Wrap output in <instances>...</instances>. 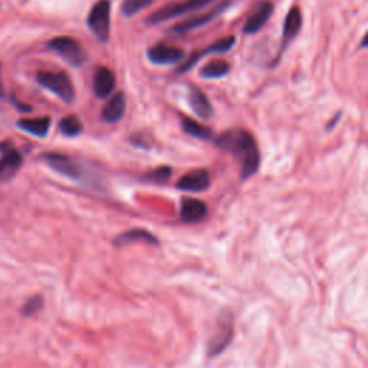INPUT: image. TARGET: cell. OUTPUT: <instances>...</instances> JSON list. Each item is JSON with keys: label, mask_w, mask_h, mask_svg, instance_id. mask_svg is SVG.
Segmentation results:
<instances>
[{"label": "cell", "mask_w": 368, "mask_h": 368, "mask_svg": "<svg viewBox=\"0 0 368 368\" xmlns=\"http://www.w3.org/2000/svg\"><path fill=\"white\" fill-rule=\"evenodd\" d=\"M216 146L224 153L232 154L240 166V179L248 180L257 174L261 166V153L254 138L245 130L232 129L224 131L218 140Z\"/></svg>", "instance_id": "6da1fadb"}, {"label": "cell", "mask_w": 368, "mask_h": 368, "mask_svg": "<svg viewBox=\"0 0 368 368\" xmlns=\"http://www.w3.org/2000/svg\"><path fill=\"white\" fill-rule=\"evenodd\" d=\"M38 82L42 87L60 96L65 104H74L75 101V90L70 78L65 73H52V70H44L38 74Z\"/></svg>", "instance_id": "7a4b0ae2"}, {"label": "cell", "mask_w": 368, "mask_h": 368, "mask_svg": "<svg viewBox=\"0 0 368 368\" xmlns=\"http://www.w3.org/2000/svg\"><path fill=\"white\" fill-rule=\"evenodd\" d=\"M87 25L91 34L100 40L108 42L111 27V2L109 0H98L88 13Z\"/></svg>", "instance_id": "3957f363"}, {"label": "cell", "mask_w": 368, "mask_h": 368, "mask_svg": "<svg viewBox=\"0 0 368 368\" xmlns=\"http://www.w3.org/2000/svg\"><path fill=\"white\" fill-rule=\"evenodd\" d=\"M213 2L215 0H186V2H181V3L167 5L159 10H155L154 13H151V15L146 19V25H148V26L160 25V23L167 22L173 18L186 15V13L203 9Z\"/></svg>", "instance_id": "277c9868"}, {"label": "cell", "mask_w": 368, "mask_h": 368, "mask_svg": "<svg viewBox=\"0 0 368 368\" xmlns=\"http://www.w3.org/2000/svg\"><path fill=\"white\" fill-rule=\"evenodd\" d=\"M48 48L58 53L64 61L73 66H82L88 61V56L82 49V47L74 38L58 36L48 42Z\"/></svg>", "instance_id": "5b68a950"}, {"label": "cell", "mask_w": 368, "mask_h": 368, "mask_svg": "<svg viewBox=\"0 0 368 368\" xmlns=\"http://www.w3.org/2000/svg\"><path fill=\"white\" fill-rule=\"evenodd\" d=\"M44 159L48 166L68 179L81 180L83 177V167L74 159H70L66 154L61 153H47L44 154Z\"/></svg>", "instance_id": "8992f818"}, {"label": "cell", "mask_w": 368, "mask_h": 368, "mask_svg": "<svg viewBox=\"0 0 368 368\" xmlns=\"http://www.w3.org/2000/svg\"><path fill=\"white\" fill-rule=\"evenodd\" d=\"M147 58L154 65H176L184 60V51L160 42L147 51Z\"/></svg>", "instance_id": "52a82bcc"}, {"label": "cell", "mask_w": 368, "mask_h": 368, "mask_svg": "<svg viewBox=\"0 0 368 368\" xmlns=\"http://www.w3.org/2000/svg\"><path fill=\"white\" fill-rule=\"evenodd\" d=\"M236 44V38L235 36H228V38H223L218 42H215L213 45H210L209 48L203 49V51H199V52H194L190 58L181 64L177 69V74H184V73H187V70H190L196 62H199L203 56L206 55H213V53H226V52H229Z\"/></svg>", "instance_id": "ba28073f"}, {"label": "cell", "mask_w": 368, "mask_h": 368, "mask_svg": "<svg viewBox=\"0 0 368 368\" xmlns=\"http://www.w3.org/2000/svg\"><path fill=\"white\" fill-rule=\"evenodd\" d=\"M176 187L181 192L202 193L210 187V174L205 168L193 170L179 179Z\"/></svg>", "instance_id": "9c48e42d"}, {"label": "cell", "mask_w": 368, "mask_h": 368, "mask_svg": "<svg viewBox=\"0 0 368 368\" xmlns=\"http://www.w3.org/2000/svg\"><path fill=\"white\" fill-rule=\"evenodd\" d=\"M229 8V2H223L220 3L218 8L209 10L207 13H205V15H200V16H196V18H190L187 21H183L177 25H174L172 27V32L173 34H187V32H192L194 29H197V27H202L207 23H210L213 19H216L218 16H220L222 13Z\"/></svg>", "instance_id": "30bf717a"}, {"label": "cell", "mask_w": 368, "mask_h": 368, "mask_svg": "<svg viewBox=\"0 0 368 368\" xmlns=\"http://www.w3.org/2000/svg\"><path fill=\"white\" fill-rule=\"evenodd\" d=\"M274 13V5L272 2H262L257 6V9H254L250 15L248 16L245 25H244V34L245 35H253V34H258L262 27L267 23L269 18L272 16Z\"/></svg>", "instance_id": "8fae6325"}, {"label": "cell", "mask_w": 368, "mask_h": 368, "mask_svg": "<svg viewBox=\"0 0 368 368\" xmlns=\"http://www.w3.org/2000/svg\"><path fill=\"white\" fill-rule=\"evenodd\" d=\"M232 337H233V319L232 315L226 314L219 322V330L216 335L211 339L209 356L215 357L218 354H220L232 341Z\"/></svg>", "instance_id": "7c38bea8"}, {"label": "cell", "mask_w": 368, "mask_h": 368, "mask_svg": "<svg viewBox=\"0 0 368 368\" xmlns=\"http://www.w3.org/2000/svg\"><path fill=\"white\" fill-rule=\"evenodd\" d=\"M0 151H2V157H0V179H9L19 170L22 164V155L16 148L10 146V143H2Z\"/></svg>", "instance_id": "4fadbf2b"}, {"label": "cell", "mask_w": 368, "mask_h": 368, "mask_svg": "<svg viewBox=\"0 0 368 368\" xmlns=\"http://www.w3.org/2000/svg\"><path fill=\"white\" fill-rule=\"evenodd\" d=\"M207 216V206L199 199H183L180 205V218L184 223L194 224L203 222Z\"/></svg>", "instance_id": "5bb4252c"}, {"label": "cell", "mask_w": 368, "mask_h": 368, "mask_svg": "<svg viewBox=\"0 0 368 368\" xmlns=\"http://www.w3.org/2000/svg\"><path fill=\"white\" fill-rule=\"evenodd\" d=\"M302 27V13L300 8H292L284 22V31H282V49L280 53L285 51V48L291 44V42L300 35Z\"/></svg>", "instance_id": "9a60e30c"}, {"label": "cell", "mask_w": 368, "mask_h": 368, "mask_svg": "<svg viewBox=\"0 0 368 368\" xmlns=\"http://www.w3.org/2000/svg\"><path fill=\"white\" fill-rule=\"evenodd\" d=\"M187 103L192 108L194 114L202 118V120H209L213 116V107H211L209 98L206 94L199 90L197 87H190L187 92Z\"/></svg>", "instance_id": "2e32d148"}, {"label": "cell", "mask_w": 368, "mask_h": 368, "mask_svg": "<svg viewBox=\"0 0 368 368\" xmlns=\"http://www.w3.org/2000/svg\"><path fill=\"white\" fill-rule=\"evenodd\" d=\"M116 90V75L107 66H100L94 75V92L98 98H108Z\"/></svg>", "instance_id": "e0dca14e"}, {"label": "cell", "mask_w": 368, "mask_h": 368, "mask_svg": "<svg viewBox=\"0 0 368 368\" xmlns=\"http://www.w3.org/2000/svg\"><path fill=\"white\" fill-rule=\"evenodd\" d=\"M125 114V96L122 92H117L101 109V120L107 124L118 122Z\"/></svg>", "instance_id": "ac0fdd59"}, {"label": "cell", "mask_w": 368, "mask_h": 368, "mask_svg": "<svg viewBox=\"0 0 368 368\" xmlns=\"http://www.w3.org/2000/svg\"><path fill=\"white\" fill-rule=\"evenodd\" d=\"M21 130L29 133L36 137H47L51 129V118L42 117V118H29V120H21L18 122Z\"/></svg>", "instance_id": "d6986e66"}, {"label": "cell", "mask_w": 368, "mask_h": 368, "mask_svg": "<svg viewBox=\"0 0 368 368\" xmlns=\"http://www.w3.org/2000/svg\"><path fill=\"white\" fill-rule=\"evenodd\" d=\"M137 240H143V242L153 244V245L159 244L157 239H155L150 232H147L144 229H133V231H129L125 233H121L117 239H114V245L122 246V245H127V244L137 242Z\"/></svg>", "instance_id": "ffe728a7"}, {"label": "cell", "mask_w": 368, "mask_h": 368, "mask_svg": "<svg viewBox=\"0 0 368 368\" xmlns=\"http://www.w3.org/2000/svg\"><path fill=\"white\" fill-rule=\"evenodd\" d=\"M229 73L231 65L226 61H211L200 69L199 75L205 79H219L226 77Z\"/></svg>", "instance_id": "44dd1931"}, {"label": "cell", "mask_w": 368, "mask_h": 368, "mask_svg": "<svg viewBox=\"0 0 368 368\" xmlns=\"http://www.w3.org/2000/svg\"><path fill=\"white\" fill-rule=\"evenodd\" d=\"M181 130L190 137H194L197 140H210L211 138V131L207 127L202 125L200 122H196L190 118H183L181 120Z\"/></svg>", "instance_id": "7402d4cb"}, {"label": "cell", "mask_w": 368, "mask_h": 368, "mask_svg": "<svg viewBox=\"0 0 368 368\" xmlns=\"http://www.w3.org/2000/svg\"><path fill=\"white\" fill-rule=\"evenodd\" d=\"M60 131L66 137H77L83 131V125L77 116H66L60 122Z\"/></svg>", "instance_id": "603a6c76"}, {"label": "cell", "mask_w": 368, "mask_h": 368, "mask_svg": "<svg viewBox=\"0 0 368 368\" xmlns=\"http://www.w3.org/2000/svg\"><path fill=\"white\" fill-rule=\"evenodd\" d=\"M151 3L153 0H124V3L121 6V13L124 18H133L141 10L151 6Z\"/></svg>", "instance_id": "cb8c5ba5"}, {"label": "cell", "mask_w": 368, "mask_h": 368, "mask_svg": "<svg viewBox=\"0 0 368 368\" xmlns=\"http://www.w3.org/2000/svg\"><path fill=\"white\" fill-rule=\"evenodd\" d=\"M172 168L167 166H160L157 168L151 170V172L146 173L143 176V180L147 183H154V184H164L168 181V179L172 177Z\"/></svg>", "instance_id": "d4e9b609"}, {"label": "cell", "mask_w": 368, "mask_h": 368, "mask_svg": "<svg viewBox=\"0 0 368 368\" xmlns=\"http://www.w3.org/2000/svg\"><path fill=\"white\" fill-rule=\"evenodd\" d=\"M44 306V300H42V296H32L31 300H27L26 304L22 308V314L25 317H31L38 314L39 311Z\"/></svg>", "instance_id": "484cf974"}, {"label": "cell", "mask_w": 368, "mask_h": 368, "mask_svg": "<svg viewBox=\"0 0 368 368\" xmlns=\"http://www.w3.org/2000/svg\"><path fill=\"white\" fill-rule=\"evenodd\" d=\"M131 144L135 146V147H140V148H150V140L148 137H144V134H141V133H137L134 134L131 138Z\"/></svg>", "instance_id": "4316f807"}, {"label": "cell", "mask_w": 368, "mask_h": 368, "mask_svg": "<svg viewBox=\"0 0 368 368\" xmlns=\"http://www.w3.org/2000/svg\"><path fill=\"white\" fill-rule=\"evenodd\" d=\"M339 117H341V112H338V114H337V117L331 120V122H330V124L327 125V130H331V129H332V127H334V125L337 124V121H338V118H339Z\"/></svg>", "instance_id": "83f0119b"}, {"label": "cell", "mask_w": 368, "mask_h": 368, "mask_svg": "<svg viewBox=\"0 0 368 368\" xmlns=\"http://www.w3.org/2000/svg\"><path fill=\"white\" fill-rule=\"evenodd\" d=\"M5 92H3V85H2V78H0V98H3Z\"/></svg>", "instance_id": "f1b7e54d"}]
</instances>
